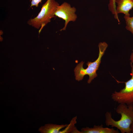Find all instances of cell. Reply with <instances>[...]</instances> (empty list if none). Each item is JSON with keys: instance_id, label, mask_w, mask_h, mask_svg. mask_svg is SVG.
<instances>
[{"instance_id": "7a4b0ae2", "label": "cell", "mask_w": 133, "mask_h": 133, "mask_svg": "<svg viewBox=\"0 0 133 133\" xmlns=\"http://www.w3.org/2000/svg\"><path fill=\"white\" fill-rule=\"evenodd\" d=\"M108 46V45L105 42H100L98 45L99 49V56L98 58L93 62H88L86 64L88 67L86 69L83 67L84 62L82 61L78 64L74 69L75 79L78 81L83 80L84 76L88 75L89 78L87 81L88 83L97 76L96 73L101 62V58L104 53Z\"/></svg>"}, {"instance_id": "8992f818", "label": "cell", "mask_w": 133, "mask_h": 133, "mask_svg": "<svg viewBox=\"0 0 133 133\" xmlns=\"http://www.w3.org/2000/svg\"><path fill=\"white\" fill-rule=\"evenodd\" d=\"M117 14L123 13L125 15H130L129 12L133 8V0H116Z\"/></svg>"}, {"instance_id": "4fadbf2b", "label": "cell", "mask_w": 133, "mask_h": 133, "mask_svg": "<svg viewBox=\"0 0 133 133\" xmlns=\"http://www.w3.org/2000/svg\"><path fill=\"white\" fill-rule=\"evenodd\" d=\"M130 60L133 65V50L130 56Z\"/></svg>"}, {"instance_id": "52a82bcc", "label": "cell", "mask_w": 133, "mask_h": 133, "mask_svg": "<svg viewBox=\"0 0 133 133\" xmlns=\"http://www.w3.org/2000/svg\"><path fill=\"white\" fill-rule=\"evenodd\" d=\"M81 133H119L118 130L113 128H104L102 124L100 125H94L93 127H86L81 129Z\"/></svg>"}, {"instance_id": "9c48e42d", "label": "cell", "mask_w": 133, "mask_h": 133, "mask_svg": "<svg viewBox=\"0 0 133 133\" xmlns=\"http://www.w3.org/2000/svg\"><path fill=\"white\" fill-rule=\"evenodd\" d=\"M77 117L76 116L71 120L69 124L62 130H61L58 133H81L78 130L75 125L77 123Z\"/></svg>"}, {"instance_id": "3957f363", "label": "cell", "mask_w": 133, "mask_h": 133, "mask_svg": "<svg viewBox=\"0 0 133 133\" xmlns=\"http://www.w3.org/2000/svg\"><path fill=\"white\" fill-rule=\"evenodd\" d=\"M59 5L55 0H47L42 5L38 15L34 18L29 20L27 24L39 29V34L44 27L50 22L51 18L54 17L55 11Z\"/></svg>"}, {"instance_id": "6da1fadb", "label": "cell", "mask_w": 133, "mask_h": 133, "mask_svg": "<svg viewBox=\"0 0 133 133\" xmlns=\"http://www.w3.org/2000/svg\"><path fill=\"white\" fill-rule=\"evenodd\" d=\"M116 111L121 115L120 119L115 120L112 117L111 112L107 111L105 114L106 125L117 128L121 133H131L130 126L133 122V105L119 104Z\"/></svg>"}, {"instance_id": "7c38bea8", "label": "cell", "mask_w": 133, "mask_h": 133, "mask_svg": "<svg viewBox=\"0 0 133 133\" xmlns=\"http://www.w3.org/2000/svg\"><path fill=\"white\" fill-rule=\"evenodd\" d=\"M42 0H30L31 2L30 7L35 6L37 7L40 3H41Z\"/></svg>"}, {"instance_id": "30bf717a", "label": "cell", "mask_w": 133, "mask_h": 133, "mask_svg": "<svg viewBox=\"0 0 133 133\" xmlns=\"http://www.w3.org/2000/svg\"><path fill=\"white\" fill-rule=\"evenodd\" d=\"M124 18L125 21L126 29L133 35V16L130 17V15H124Z\"/></svg>"}, {"instance_id": "5bb4252c", "label": "cell", "mask_w": 133, "mask_h": 133, "mask_svg": "<svg viewBox=\"0 0 133 133\" xmlns=\"http://www.w3.org/2000/svg\"><path fill=\"white\" fill-rule=\"evenodd\" d=\"M130 128L131 133H133V122L131 125Z\"/></svg>"}, {"instance_id": "277c9868", "label": "cell", "mask_w": 133, "mask_h": 133, "mask_svg": "<svg viewBox=\"0 0 133 133\" xmlns=\"http://www.w3.org/2000/svg\"><path fill=\"white\" fill-rule=\"evenodd\" d=\"M131 67V78L126 82L124 88L119 91H115L111 95V98L114 101L119 104L127 105H133V65L130 63Z\"/></svg>"}, {"instance_id": "ba28073f", "label": "cell", "mask_w": 133, "mask_h": 133, "mask_svg": "<svg viewBox=\"0 0 133 133\" xmlns=\"http://www.w3.org/2000/svg\"><path fill=\"white\" fill-rule=\"evenodd\" d=\"M67 124L58 125L53 124H48L40 127L38 131L41 133H58L63 129L64 128Z\"/></svg>"}, {"instance_id": "8fae6325", "label": "cell", "mask_w": 133, "mask_h": 133, "mask_svg": "<svg viewBox=\"0 0 133 133\" xmlns=\"http://www.w3.org/2000/svg\"><path fill=\"white\" fill-rule=\"evenodd\" d=\"M116 0H109V3L108 4V8L112 13L114 15L115 18L117 20L119 23H120L118 15L116 12Z\"/></svg>"}, {"instance_id": "5b68a950", "label": "cell", "mask_w": 133, "mask_h": 133, "mask_svg": "<svg viewBox=\"0 0 133 133\" xmlns=\"http://www.w3.org/2000/svg\"><path fill=\"white\" fill-rule=\"evenodd\" d=\"M76 9L74 7H72L68 3L64 2L57 7L55 13V16L61 18L65 21L64 27L60 31L66 30L68 23L71 21H75L77 17L75 14Z\"/></svg>"}]
</instances>
